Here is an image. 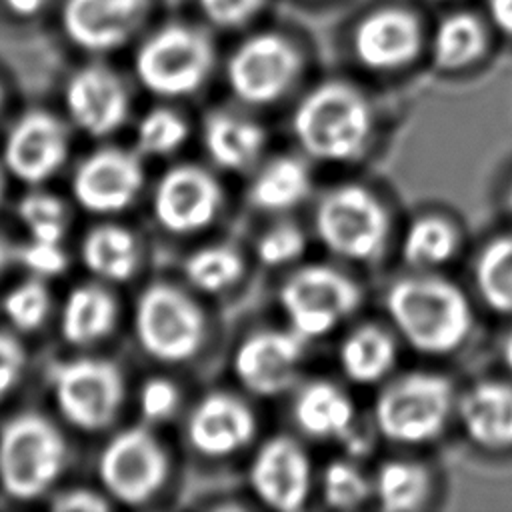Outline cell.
<instances>
[{
	"mask_svg": "<svg viewBox=\"0 0 512 512\" xmlns=\"http://www.w3.org/2000/svg\"><path fill=\"white\" fill-rule=\"evenodd\" d=\"M96 470L108 498L142 506L166 486L170 454L148 426H128L104 444Z\"/></svg>",
	"mask_w": 512,
	"mask_h": 512,
	"instance_id": "obj_10",
	"label": "cell"
},
{
	"mask_svg": "<svg viewBox=\"0 0 512 512\" xmlns=\"http://www.w3.org/2000/svg\"><path fill=\"white\" fill-rule=\"evenodd\" d=\"M26 366L24 346L10 332L0 330V400L6 398L22 378Z\"/></svg>",
	"mask_w": 512,
	"mask_h": 512,
	"instance_id": "obj_41",
	"label": "cell"
},
{
	"mask_svg": "<svg viewBox=\"0 0 512 512\" xmlns=\"http://www.w3.org/2000/svg\"><path fill=\"white\" fill-rule=\"evenodd\" d=\"M278 302L288 328L308 342L328 336L350 318L360 308L362 288L334 266L306 264L280 284Z\"/></svg>",
	"mask_w": 512,
	"mask_h": 512,
	"instance_id": "obj_7",
	"label": "cell"
},
{
	"mask_svg": "<svg viewBox=\"0 0 512 512\" xmlns=\"http://www.w3.org/2000/svg\"><path fill=\"white\" fill-rule=\"evenodd\" d=\"M432 492V474L422 462L386 460L372 476V496L388 512L418 510Z\"/></svg>",
	"mask_w": 512,
	"mask_h": 512,
	"instance_id": "obj_29",
	"label": "cell"
},
{
	"mask_svg": "<svg viewBox=\"0 0 512 512\" xmlns=\"http://www.w3.org/2000/svg\"><path fill=\"white\" fill-rule=\"evenodd\" d=\"M302 56L298 48L276 32L254 34L230 54L226 80L238 100L250 106L278 102L298 80Z\"/></svg>",
	"mask_w": 512,
	"mask_h": 512,
	"instance_id": "obj_11",
	"label": "cell"
},
{
	"mask_svg": "<svg viewBox=\"0 0 512 512\" xmlns=\"http://www.w3.org/2000/svg\"><path fill=\"white\" fill-rule=\"evenodd\" d=\"M132 328L146 356L184 364L202 350L208 324L192 294L170 282H152L136 298Z\"/></svg>",
	"mask_w": 512,
	"mask_h": 512,
	"instance_id": "obj_6",
	"label": "cell"
},
{
	"mask_svg": "<svg viewBox=\"0 0 512 512\" xmlns=\"http://www.w3.org/2000/svg\"><path fill=\"white\" fill-rule=\"evenodd\" d=\"M16 216L28 236L36 240L62 242L70 228L64 200L46 190H30L24 194L16 204Z\"/></svg>",
	"mask_w": 512,
	"mask_h": 512,
	"instance_id": "obj_34",
	"label": "cell"
},
{
	"mask_svg": "<svg viewBox=\"0 0 512 512\" xmlns=\"http://www.w3.org/2000/svg\"><path fill=\"white\" fill-rule=\"evenodd\" d=\"M312 192L308 164L294 154L270 158L248 184V202L260 212L280 214L300 206Z\"/></svg>",
	"mask_w": 512,
	"mask_h": 512,
	"instance_id": "obj_25",
	"label": "cell"
},
{
	"mask_svg": "<svg viewBox=\"0 0 512 512\" xmlns=\"http://www.w3.org/2000/svg\"><path fill=\"white\" fill-rule=\"evenodd\" d=\"M80 260L94 278L108 284H122L138 270V240L126 226L102 222L84 234Z\"/></svg>",
	"mask_w": 512,
	"mask_h": 512,
	"instance_id": "obj_27",
	"label": "cell"
},
{
	"mask_svg": "<svg viewBox=\"0 0 512 512\" xmlns=\"http://www.w3.org/2000/svg\"><path fill=\"white\" fill-rule=\"evenodd\" d=\"M204 16L222 28H236L252 20L264 0H198Z\"/></svg>",
	"mask_w": 512,
	"mask_h": 512,
	"instance_id": "obj_40",
	"label": "cell"
},
{
	"mask_svg": "<svg viewBox=\"0 0 512 512\" xmlns=\"http://www.w3.org/2000/svg\"><path fill=\"white\" fill-rule=\"evenodd\" d=\"M52 312V294L46 280L30 276L2 296V314L18 332L42 328Z\"/></svg>",
	"mask_w": 512,
	"mask_h": 512,
	"instance_id": "obj_35",
	"label": "cell"
},
{
	"mask_svg": "<svg viewBox=\"0 0 512 512\" xmlns=\"http://www.w3.org/2000/svg\"><path fill=\"white\" fill-rule=\"evenodd\" d=\"M258 432L254 410L236 394L210 392L202 396L186 418L190 448L210 460H222L242 452Z\"/></svg>",
	"mask_w": 512,
	"mask_h": 512,
	"instance_id": "obj_18",
	"label": "cell"
},
{
	"mask_svg": "<svg viewBox=\"0 0 512 512\" xmlns=\"http://www.w3.org/2000/svg\"><path fill=\"white\" fill-rule=\"evenodd\" d=\"M292 418L314 440H346L356 424L352 398L330 380H310L294 398Z\"/></svg>",
	"mask_w": 512,
	"mask_h": 512,
	"instance_id": "obj_24",
	"label": "cell"
},
{
	"mask_svg": "<svg viewBox=\"0 0 512 512\" xmlns=\"http://www.w3.org/2000/svg\"><path fill=\"white\" fill-rule=\"evenodd\" d=\"M50 508L58 512H100L110 508V500L106 494L90 488H70L56 494Z\"/></svg>",
	"mask_w": 512,
	"mask_h": 512,
	"instance_id": "obj_42",
	"label": "cell"
},
{
	"mask_svg": "<svg viewBox=\"0 0 512 512\" xmlns=\"http://www.w3.org/2000/svg\"><path fill=\"white\" fill-rule=\"evenodd\" d=\"M4 188H6V178H4V172L0 170V200L4 196Z\"/></svg>",
	"mask_w": 512,
	"mask_h": 512,
	"instance_id": "obj_48",
	"label": "cell"
},
{
	"mask_svg": "<svg viewBox=\"0 0 512 512\" xmlns=\"http://www.w3.org/2000/svg\"><path fill=\"white\" fill-rule=\"evenodd\" d=\"M452 382L426 370L390 380L374 404V424L382 438L402 446H420L446 430L456 410Z\"/></svg>",
	"mask_w": 512,
	"mask_h": 512,
	"instance_id": "obj_3",
	"label": "cell"
},
{
	"mask_svg": "<svg viewBox=\"0 0 512 512\" xmlns=\"http://www.w3.org/2000/svg\"><path fill=\"white\" fill-rule=\"evenodd\" d=\"M70 152L68 126L46 110H28L8 130L2 160L16 180L38 186L62 170Z\"/></svg>",
	"mask_w": 512,
	"mask_h": 512,
	"instance_id": "obj_15",
	"label": "cell"
},
{
	"mask_svg": "<svg viewBox=\"0 0 512 512\" xmlns=\"http://www.w3.org/2000/svg\"><path fill=\"white\" fill-rule=\"evenodd\" d=\"M324 504L336 510H352L372 498V478L352 460H332L320 478Z\"/></svg>",
	"mask_w": 512,
	"mask_h": 512,
	"instance_id": "obj_36",
	"label": "cell"
},
{
	"mask_svg": "<svg viewBox=\"0 0 512 512\" xmlns=\"http://www.w3.org/2000/svg\"><path fill=\"white\" fill-rule=\"evenodd\" d=\"M146 182L142 156L134 150L104 146L84 156L72 172V196L90 214H118L126 210Z\"/></svg>",
	"mask_w": 512,
	"mask_h": 512,
	"instance_id": "obj_13",
	"label": "cell"
},
{
	"mask_svg": "<svg viewBox=\"0 0 512 512\" xmlns=\"http://www.w3.org/2000/svg\"><path fill=\"white\" fill-rule=\"evenodd\" d=\"M68 444L42 414L20 412L0 428V488L12 500H36L62 476Z\"/></svg>",
	"mask_w": 512,
	"mask_h": 512,
	"instance_id": "obj_4",
	"label": "cell"
},
{
	"mask_svg": "<svg viewBox=\"0 0 512 512\" xmlns=\"http://www.w3.org/2000/svg\"><path fill=\"white\" fill-rule=\"evenodd\" d=\"M214 66L210 38L188 24H168L150 34L134 56L140 84L162 98L196 92Z\"/></svg>",
	"mask_w": 512,
	"mask_h": 512,
	"instance_id": "obj_8",
	"label": "cell"
},
{
	"mask_svg": "<svg viewBox=\"0 0 512 512\" xmlns=\"http://www.w3.org/2000/svg\"><path fill=\"white\" fill-rule=\"evenodd\" d=\"M352 46L362 66L378 72L398 70L420 54L422 26L410 10L378 8L358 22Z\"/></svg>",
	"mask_w": 512,
	"mask_h": 512,
	"instance_id": "obj_20",
	"label": "cell"
},
{
	"mask_svg": "<svg viewBox=\"0 0 512 512\" xmlns=\"http://www.w3.org/2000/svg\"><path fill=\"white\" fill-rule=\"evenodd\" d=\"M182 272L196 292L222 294L244 276V258L230 244H206L186 256Z\"/></svg>",
	"mask_w": 512,
	"mask_h": 512,
	"instance_id": "obj_31",
	"label": "cell"
},
{
	"mask_svg": "<svg viewBox=\"0 0 512 512\" xmlns=\"http://www.w3.org/2000/svg\"><path fill=\"white\" fill-rule=\"evenodd\" d=\"M488 48L482 20L470 12H454L436 28L432 40V62L438 70L458 72L478 62Z\"/></svg>",
	"mask_w": 512,
	"mask_h": 512,
	"instance_id": "obj_28",
	"label": "cell"
},
{
	"mask_svg": "<svg viewBox=\"0 0 512 512\" xmlns=\"http://www.w3.org/2000/svg\"><path fill=\"white\" fill-rule=\"evenodd\" d=\"M468 440L484 450L512 448V384L480 380L456 398L454 410Z\"/></svg>",
	"mask_w": 512,
	"mask_h": 512,
	"instance_id": "obj_21",
	"label": "cell"
},
{
	"mask_svg": "<svg viewBox=\"0 0 512 512\" xmlns=\"http://www.w3.org/2000/svg\"><path fill=\"white\" fill-rule=\"evenodd\" d=\"M2 4H4L14 16L30 18V16L38 14V12L48 4V0H2Z\"/></svg>",
	"mask_w": 512,
	"mask_h": 512,
	"instance_id": "obj_44",
	"label": "cell"
},
{
	"mask_svg": "<svg viewBox=\"0 0 512 512\" xmlns=\"http://www.w3.org/2000/svg\"><path fill=\"white\" fill-rule=\"evenodd\" d=\"M202 142L206 154L218 168L244 172L260 158L266 146V130L248 116L212 110L202 124Z\"/></svg>",
	"mask_w": 512,
	"mask_h": 512,
	"instance_id": "obj_23",
	"label": "cell"
},
{
	"mask_svg": "<svg viewBox=\"0 0 512 512\" xmlns=\"http://www.w3.org/2000/svg\"><path fill=\"white\" fill-rule=\"evenodd\" d=\"M118 312V300L104 284H78L62 302L60 336L74 348H90L114 332Z\"/></svg>",
	"mask_w": 512,
	"mask_h": 512,
	"instance_id": "obj_22",
	"label": "cell"
},
{
	"mask_svg": "<svg viewBox=\"0 0 512 512\" xmlns=\"http://www.w3.org/2000/svg\"><path fill=\"white\" fill-rule=\"evenodd\" d=\"M306 246V232L296 222H278L258 236L256 258L268 268H282L298 262Z\"/></svg>",
	"mask_w": 512,
	"mask_h": 512,
	"instance_id": "obj_37",
	"label": "cell"
},
{
	"mask_svg": "<svg viewBox=\"0 0 512 512\" xmlns=\"http://www.w3.org/2000/svg\"><path fill=\"white\" fill-rule=\"evenodd\" d=\"M390 228L386 204L362 184H338L326 190L314 208V232L320 244L342 260H378L386 250Z\"/></svg>",
	"mask_w": 512,
	"mask_h": 512,
	"instance_id": "obj_5",
	"label": "cell"
},
{
	"mask_svg": "<svg viewBox=\"0 0 512 512\" xmlns=\"http://www.w3.org/2000/svg\"><path fill=\"white\" fill-rule=\"evenodd\" d=\"M190 126L182 114L172 108H150L136 124V152L150 158H166L176 154L188 140Z\"/></svg>",
	"mask_w": 512,
	"mask_h": 512,
	"instance_id": "obj_33",
	"label": "cell"
},
{
	"mask_svg": "<svg viewBox=\"0 0 512 512\" xmlns=\"http://www.w3.org/2000/svg\"><path fill=\"white\" fill-rule=\"evenodd\" d=\"M252 494L280 512L300 510L312 492V462L290 436H272L260 444L248 466Z\"/></svg>",
	"mask_w": 512,
	"mask_h": 512,
	"instance_id": "obj_16",
	"label": "cell"
},
{
	"mask_svg": "<svg viewBox=\"0 0 512 512\" xmlns=\"http://www.w3.org/2000/svg\"><path fill=\"white\" fill-rule=\"evenodd\" d=\"M502 360H504V364L508 366V370L512 372V330H510L508 336L504 338V344H502Z\"/></svg>",
	"mask_w": 512,
	"mask_h": 512,
	"instance_id": "obj_46",
	"label": "cell"
},
{
	"mask_svg": "<svg viewBox=\"0 0 512 512\" xmlns=\"http://www.w3.org/2000/svg\"><path fill=\"white\" fill-rule=\"evenodd\" d=\"M488 14L500 32L512 36V0H488Z\"/></svg>",
	"mask_w": 512,
	"mask_h": 512,
	"instance_id": "obj_43",
	"label": "cell"
},
{
	"mask_svg": "<svg viewBox=\"0 0 512 512\" xmlns=\"http://www.w3.org/2000/svg\"><path fill=\"white\" fill-rule=\"evenodd\" d=\"M306 356V340L294 330L266 328L248 334L234 350L232 372L258 398L284 394L296 382Z\"/></svg>",
	"mask_w": 512,
	"mask_h": 512,
	"instance_id": "obj_14",
	"label": "cell"
},
{
	"mask_svg": "<svg viewBox=\"0 0 512 512\" xmlns=\"http://www.w3.org/2000/svg\"><path fill=\"white\" fill-rule=\"evenodd\" d=\"M474 284L488 308L512 314V234L492 238L474 262Z\"/></svg>",
	"mask_w": 512,
	"mask_h": 512,
	"instance_id": "obj_32",
	"label": "cell"
},
{
	"mask_svg": "<svg viewBox=\"0 0 512 512\" xmlns=\"http://www.w3.org/2000/svg\"><path fill=\"white\" fill-rule=\"evenodd\" d=\"M14 258L30 272V276L42 280L62 276L68 268V254L62 248V242L28 238V242L14 250Z\"/></svg>",
	"mask_w": 512,
	"mask_h": 512,
	"instance_id": "obj_39",
	"label": "cell"
},
{
	"mask_svg": "<svg viewBox=\"0 0 512 512\" xmlns=\"http://www.w3.org/2000/svg\"><path fill=\"white\" fill-rule=\"evenodd\" d=\"M14 258V250L8 246V242L0 236V276L4 274L6 266L10 264V260Z\"/></svg>",
	"mask_w": 512,
	"mask_h": 512,
	"instance_id": "obj_45",
	"label": "cell"
},
{
	"mask_svg": "<svg viewBox=\"0 0 512 512\" xmlns=\"http://www.w3.org/2000/svg\"><path fill=\"white\" fill-rule=\"evenodd\" d=\"M136 402L144 422L160 424L176 416L182 398L178 386L172 380L164 376H152L142 382Z\"/></svg>",
	"mask_w": 512,
	"mask_h": 512,
	"instance_id": "obj_38",
	"label": "cell"
},
{
	"mask_svg": "<svg viewBox=\"0 0 512 512\" xmlns=\"http://www.w3.org/2000/svg\"><path fill=\"white\" fill-rule=\"evenodd\" d=\"M224 190L218 178L196 164L168 168L152 190V216L174 236H190L208 228L220 214Z\"/></svg>",
	"mask_w": 512,
	"mask_h": 512,
	"instance_id": "obj_12",
	"label": "cell"
},
{
	"mask_svg": "<svg viewBox=\"0 0 512 512\" xmlns=\"http://www.w3.org/2000/svg\"><path fill=\"white\" fill-rule=\"evenodd\" d=\"M384 306L400 338L426 356L452 354L468 340L474 324L462 288L432 272L414 270L394 280Z\"/></svg>",
	"mask_w": 512,
	"mask_h": 512,
	"instance_id": "obj_1",
	"label": "cell"
},
{
	"mask_svg": "<svg viewBox=\"0 0 512 512\" xmlns=\"http://www.w3.org/2000/svg\"><path fill=\"white\" fill-rule=\"evenodd\" d=\"M396 338L380 324H360L340 342L338 364L342 374L358 386L382 382L396 366Z\"/></svg>",
	"mask_w": 512,
	"mask_h": 512,
	"instance_id": "obj_26",
	"label": "cell"
},
{
	"mask_svg": "<svg viewBox=\"0 0 512 512\" xmlns=\"http://www.w3.org/2000/svg\"><path fill=\"white\" fill-rule=\"evenodd\" d=\"M302 152L318 162L346 164L360 158L374 134V110L352 84L326 80L308 90L292 114Z\"/></svg>",
	"mask_w": 512,
	"mask_h": 512,
	"instance_id": "obj_2",
	"label": "cell"
},
{
	"mask_svg": "<svg viewBox=\"0 0 512 512\" xmlns=\"http://www.w3.org/2000/svg\"><path fill=\"white\" fill-rule=\"evenodd\" d=\"M4 100H6V96H4V90H2V84H0V116H2V110H4Z\"/></svg>",
	"mask_w": 512,
	"mask_h": 512,
	"instance_id": "obj_49",
	"label": "cell"
},
{
	"mask_svg": "<svg viewBox=\"0 0 512 512\" xmlns=\"http://www.w3.org/2000/svg\"><path fill=\"white\" fill-rule=\"evenodd\" d=\"M152 0H64L60 24L66 38L86 52L124 46L146 22Z\"/></svg>",
	"mask_w": 512,
	"mask_h": 512,
	"instance_id": "obj_19",
	"label": "cell"
},
{
	"mask_svg": "<svg viewBox=\"0 0 512 512\" xmlns=\"http://www.w3.org/2000/svg\"><path fill=\"white\" fill-rule=\"evenodd\" d=\"M50 390L62 418L82 432L112 426L126 398L120 366L98 356H76L54 364Z\"/></svg>",
	"mask_w": 512,
	"mask_h": 512,
	"instance_id": "obj_9",
	"label": "cell"
},
{
	"mask_svg": "<svg viewBox=\"0 0 512 512\" xmlns=\"http://www.w3.org/2000/svg\"><path fill=\"white\" fill-rule=\"evenodd\" d=\"M70 122L90 138H106L130 116V92L124 80L102 64L76 70L64 88Z\"/></svg>",
	"mask_w": 512,
	"mask_h": 512,
	"instance_id": "obj_17",
	"label": "cell"
},
{
	"mask_svg": "<svg viewBox=\"0 0 512 512\" xmlns=\"http://www.w3.org/2000/svg\"><path fill=\"white\" fill-rule=\"evenodd\" d=\"M460 246L458 228L444 216H418L402 238V260L416 272H434L448 264Z\"/></svg>",
	"mask_w": 512,
	"mask_h": 512,
	"instance_id": "obj_30",
	"label": "cell"
},
{
	"mask_svg": "<svg viewBox=\"0 0 512 512\" xmlns=\"http://www.w3.org/2000/svg\"><path fill=\"white\" fill-rule=\"evenodd\" d=\"M506 204H508V210L512 212V180H510L508 190H506Z\"/></svg>",
	"mask_w": 512,
	"mask_h": 512,
	"instance_id": "obj_47",
	"label": "cell"
}]
</instances>
